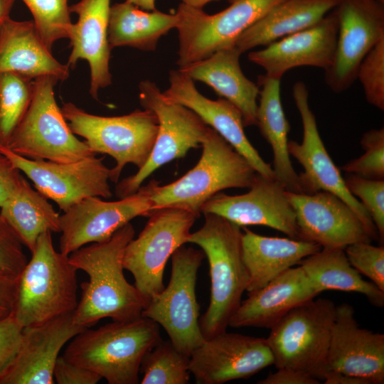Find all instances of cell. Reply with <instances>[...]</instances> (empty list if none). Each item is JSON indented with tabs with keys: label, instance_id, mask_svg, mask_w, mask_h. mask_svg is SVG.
I'll return each mask as SVG.
<instances>
[{
	"label": "cell",
	"instance_id": "5",
	"mask_svg": "<svg viewBox=\"0 0 384 384\" xmlns=\"http://www.w3.org/2000/svg\"><path fill=\"white\" fill-rule=\"evenodd\" d=\"M197 164L180 178L165 186L155 181L151 211L175 207L200 215L203 205L227 188H249L257 172L216 131L209 127Z\"/></svg>",
	"mask_w": 384,
	"mask_h": 384
},
{
	"label": "cell",
	"instance_id": "24",
	"mask_svg": "<svg viewBox=\"0 0 384 384\" xmlns=\"http://www.w3.org/2000/svg\"><path fill=\"white\" fill-rule=\"evenodd\" d=\"M110 0H80L70 6L78 16L73 23L69 40L71 52L67 63L73 69L79 60H86L90 70V94L98 99L99 90L112 84L109 62L108 26Z\"/></svg>",
	"mask_w": 384,
	"mask_h": 384
},
{
	"label": "cell",
	"instance_id": "11",
	"mask_svg": "<svg viewBox=\"0 0 384 384\" xmlns=\"http://www.w3.org/2000/svg\"><path fill=\"white\" fill-rule=\"evenodd\" d=\"M148 217L138 237L127 244L123 266L149 302L164 289L166 264L178 247L188 243L191 229L199 216L182 208L164 207L152 210Z\"/></svg>",
	"mask_w": 384,
	"mask_h": 384
},
{
	"label": "cell",
	"instance_id": "27",
	"mask_svg": "<svg viewBox=\"0 0 384 384\" xmlns=\"http://www.w3.org/2000/svg\"><path fill=\"white\" fill-rule=\"evenodd\" d=\"M70 69L53 56L33 21L9 17L4 22L0 30V73H15L32 80L49 75L64 81Z\"/></svg>",
	"mask_w": 384,
	"mask_h": 384
},
{
	"label": "cell",
	"instance_id": "10",
	"mask_svg": "<svg viewBox=\"0 0 384 384\" xmlns=\"http://www.w3.org/2000/svg\"><path fill=\"white\" fill-rule=\"evenodd\" d=\"M203 257L201 250L178 247L171 255L168 285L149 301L142 313L161 326L173 345L189 356L206 340L199 325L196 296L197 273Z\"/></svg>",
	"mask_w": 384,
	"mask_h": 384
},
{
	"label": "cell",
	"instance_id": "49",
	"mask_svg": "<svg viewBox=\"0 0 384 384\" xmlns=\"http://www.w3.org/2000/svg\"><path fill=\"white\" fill-rule=\"evenodd\" d=\"M127 2L132 4L137 7L146 10L154 11L156 9L155 0H125Z\"/></svg>",
	"mask_w": 384,
	"mask_h": 384
},
{
	"label": "cell",
	"instance_id": "32",
	"mask_svg": "<svg viewBox=\"0 0 384 384\" xmlns=\"http://www.w3.org/2000/svg\"><path fill=\"white\" fill-rule=\"evenodd\" d=\"M320 294L326 290L356 292L375 307L384 306V291L362 278L350 264L344 249L322 247L299 265Z\"/></svg>",
	"mask_w": 384,
	"mask_h": 384
},
{
	"label": "cell",
	"instance_id": "42",
	"mask_svg": "<svg viewBox=\"0 0 384 384\" xmlns=\"http://www.w3.org/2000/svg\"><path fill=\"white\" fill-rule=\"evenodd\" d=\"M23 328L13 314L0 319V379L15 361L22 342Z\"/></svg>",
	"mask_w": 384,
	"mask_h": 384
},
{
	"label": "cell",
	"instance_id": "25",
	"mask_svg": "<svg viewBox=\"0 0 384 384\" xmlns=\"http://www.w3.org/2000/svg\"><path fill=\"white\" fill-rule=\"evenodd\" d=\"M319 293L298 265L285 270L262 287L248 293L228 326L271 329L289 311Z\"/></svg>",
	"mask_w": 384,
	"mask_h": 384
},
{
	"label": "cell",
	"instance_id": "19",
	"mask_svg": "<svg viewBox=\"0 0 384 384\" xmlns=\"http://www.w3.org/2000/svg\"><path fill=\"white\" fill-rule=\"evenodd\" d=\"M285 194L295 213L299 240L342 249L357 242L371 241L356 213L335 194L324 191H285Z\"/></svg>",
	"mask_w": 384,
	"mask_h": 384
},
{
	"label": "cell",
	"instance_id": "2",
	"mask_svg": "<svg viewBox=\"0 0 384 384\" xmlns=\"http://www.w3.org/2000/svg\"><path fill=\"white\" fill-rule=\"evenodd\" d=\"M203 215V225L191 233L188 242L198 245L209 264L210 302L199 319L201 333L208 339L226 331L247 290L249 274L242 258L240 227L216 214Z\"/></svg>",
	"mask_w": 384,
	"mask_h": 384
},
{
	"label": "cell",
	"instance_id": "38",
	"mask_svg": "<svg viewBox=\"0 0 384 384\" xmlns=\"http://www.w3.org/2000/svg\"><path fill=\"white\" fill-rule=\"evenodd\" d=\"M368 103L384 110V38L361 61L356 74Z\"/></svg>",
	"mask_w": 384,
	"mask_h": 384
},
{
	"label": "cell",
	"instance_id": "6",
	"mask_svg": "<svg viewBox=\"0 0 384 384\" xmlns=\"http://www.w3.org/2000/svg\"><path fill=\"white\" fill-rule=\"evenodd\" d=\"M61 110L72 132L82 137L93 153L106 154L115 160L110 181L118 183L127 164L139 169L147 161L159 129L152 111L136 110L122 116L103 117L88 113L72 102L64 103Z\"/></svg>",
	"mask_w": 384,
	"mask_h": 384
},
{
	"label": "cell",
	"instance_id": "36",
	"mask_svg": "<svg viewBox=\"0 0 384 384\" xmlns=\"http://www.w3.org/2000/svg\"><path fill=\"white\" fill-rule=\"evenodd\" d=\"M31 11L35 26L46 46L69 38L73 23L68 0H22Z\"/></svg>",
	"mask_w": 384,
	"mask_h": 384
},
{
	"label": "cell",
	"instance_id": "16",
	"mask_svg": "<svg viewBox=\"0 0 384 384\" xmlns=\"http://www.w3.org/2000/svg\"><path fill=\"white\" fill-rule=\"evenodd\" d=\"M336 51L325 81L334 92L348 90L371 48L384 38V4L378 0H338Z\"/></svg>",
	"mask_w": 384,
	"mask_h": 384
},
{
	"label": "cell",
	"instance_id": "22",
	"mask_svg": "<svg viewBox=\"0 0 384 384\" xmlns=\"http://www.w3.org/2000/svg\"><path fill=\"white\" fill-rule=\"evenodd\" d=\"M163 94L168 100L193 111L239 152L257 174L276 178L271 165L263 160L246 137L242 114L230 102L224 98L213 100L206 97L197 90L193 80L178 70L169 72V87Z\"/></svg>",
	"mask_w": 384,
	"mask_h": 384
},
{
	"label": "cell",
	"instance_id": "17",
	"mask_svg": "<svg viewBox=\"0 0 384 384\" xmlns=\"http://www.w3.org/2000/svg\"><path fill=\"white\" fill-rule=\"evenodd\" d=\"M273 364L266 338L225 331L191 353L189 369L196 383L223 384L248 378Z\"/></svg>",
	"mask_w": 384,
	"mask_h": 384
},
{
	"label": "cell",
	"instance_id": "41",
	"mask_svg": "<svg viewBox=\"0 0 384 384\" xmlns=\"http://www.w3.org/2000/svg\"><path fill=\"white\" fill-rule=\"evenodd\" d=\"M23 244L18 235L0 215V272L19 277L27 262Z\"/></svg>",
	"mask_w": 384,
	"mask_h": 384
},
{
	"label": "cell",
	"instance_id": "29",
	"mask_svg": "<svg viewBox=\"0 0 384 384\" xmlns=\"http://www.w3.org/2000/svg\"><path fill=\"white\" fill-rule=\"evenodd\" d=\"M338 0H283L256 21L235 41L242 54L308 28L320 21Z\"/></svg>",
	"mask_w": 384,
	"mask_h": 384
},
{
	"label": "cell",
	"instance_id": "51",
	"mask_svg": "<svg viewBox=\"0 0 384 384\" xmlns=\"http://www.w3.org/2000/svg\"><path fill=\"white\" fill-rule=\"evenodd\" d=\"M378 1H380V3L384 4V0H378Z\"/></svg>",
	"mask_w": 384,
	"mask_h": 384
},
{
	"label": "cell",
	"instance_id": "20",
	"mask_svg": "<svg viewBox=\"0 0 384 384\" xmlns=\"http://www.w3.org/2000/svg\"><path fill=\"white\" fill-rule=\"evenodd\" d=\"M328 371L363 378L372 384L384 383V334L361 328L347 303L336 306L326 359Z\"/></svg>",
	"mask_w": 384,
	"mask_h": 384
},
{
	"label": "cell",
	"instance_id": "48",
	"mask_svg": "<svg viewBox=\"0 0 384 384\" xmlns=\"http://www.w3.org/2000/svg\"><path fill=\"white\" fill-rule=\"evenodd\" d=\"M16 0H0V30L4 22L10 17L11 10Z\"/></svg>",
	"mask_w": 384,
	"mask_h": 384
},
{
	"label": "cell",
	"instance_id": "14",
	"mask_svg": "<svg viewBox=\"0 0 384 384\" xmlns=\"http://www.w3.org/2000/svg\"><path fill=\"white\" fill-rule=\"evenodd\" d=\"M154 183L152 180L118 201L90 196L74 204L60 215V251L70 255L85 245L109 240L136 217L149 216Z\"/></svg>",
	"mask_w": 384,
	"mask_h": 384
},
{
	"label": "cell",
	"instance_id": "13",
	"mask_svg": "<svg viewBox=\"0 0 384 384\" xmlns=\"http://www.w3.org/2000/svg\"><path fill=\"white\" fill-rule=\"evenodd\" d=\"M292 94L301 117L303 138L302 143L289 141L288 151L290 156L294 157L304 169L298 174L301 193H314L324 191L335 194L356 213L371 240L379 239L370 216L348 190L344 178L323 143L315 115L309 107V92L304 82H295Z\"/></svg>",
	"mask_w": 384,
	"mask_h": 384
},
{
	"label": "cell",
	"instance_id": "15",
	"mask_svg": "<svg viewBox=\"0 0 384 384\" xmlns=\"http://www.w3.org/2000/svg\"><path fill=\"white\" fill-rule=\"evenodd\" d=\"M0 151L33 183L34 188L54 201L63 212L82 199L110 198V169L96 156L71 163L33 160L0 146Z\"/></svg>",
	"mask_w": 384,
	"mask_h": 384
},
{
	"label": "cell",
	"instance_id": "23",
	"mask_svg": "<svg viewBox=\"0 0 384 384\" xmlns=\"http://www.w3.org/2000/svg\"><path fill=\"white\" fill-rule=\"evenodd\" d=\"M87 328L75 324L73 313L23 328L22 342L0 384H53V370L67 342Z\"/></svg>",
	"mask_w": 384,
	"mask_h": 384
},
{
	"label": "cell",
	"instance_id": "39",
	"mask_svg": "<svg viewBox=\"0 0 384 384\" xmlns=\"http://www.w3.org/2000/svg\"><path fill=\"white\" fill-rule=\"evenodd\" d=\"M349 192L361 203L384 240V179H370L349 174L344 178Z\"/></svg>",
	"mask_w": 384,
	"mask_h": 384
},
{
	"label": "cell",
	"instance_id": "28",
	"mask_svg": "<svg viewBox=\"0 0 384 384\" xmlns=\"http://www.w3.org/2000/svg\"><path fill=\"white\" fill-rule=\"evenodd\" d=\"M243 230L242 253L249 274L248 293L262 287L322 248L311 241L264 236L246 228Z\"/></svg>",
	"mask_w": 384,
	"mask_h": 384
},
{
	"label": "cell",
	"instance_id": "26",
	"mask_svg": "<svg viewBox=\"0 0 384 384\" xmlns=\"http://www.w3.org/2000/svg\"><path fill=\"white\" fill-rule=\"evenodd\" d=\"M241 53L235 46L220 49L209 57L179 67L193 80L207 84L241 112L245 127L257 124V84L249 80L240 65Z\"/></svg>",
	"mask_w": 384,
	"mask_h": 384
},
{
	"label": "cell",
	"instance_id": "7",
	"mask_svg": "<svg viewBox=\"0 0 384 384\" xmlns=\"http://www.w3.org/2000/svg\"><path fill=\"white\" fill-rule=\"evenodd\" d=\"M53 76L33 80V97L8 149L27 159L71 163L96 156L77 138L55 100Z\"/></svg>",
	"mask_w": 384,
	"mask_h": 384
},
{
	"label": "cell",
	"instance_id": "40",
	"mask_svg": "<svg viewBox=\"0 0 384 384\" xmlns=\"http://www.w3.org/2000/svg\"><path fill=\"white\" fill-rule=\"evenodd\" d=\"M370 242H357L344 248L350 264L384 291V247Z\"/></svg>",
	"mask_w": 384,
	"mask_h": 384
},
{
	"label": "cell",
	"instance_id": "18",
	"mask_svg": "<svg viewBox=\"0 0 384 384\" xmlns=\"http://www.w3.org/2000/svg\"><path fill=\"white\" fill-rule=\"evenodd\" d=\"M285 191L276 178L257 173L247 193H218L203 205L201 213L216 214L240 227L267 226L299 240L295 213Z\"/></svg>",
	"mask_w": 384,
	"mask_h": 384
},
{
	"label": "cell",
	"instance_id": "37",
	"mask_svg": "<svg viewBox=\"0 0 384 384\" xmlns=\"http://www.w3.org/2000/svg\"><path fill=\"white\" fill-rule=\"evenodd\" d=\"M365 153L341 167L348 174L370 179L384 178V129H371L361 140Z\"/></svg>",
	"mask_w": 384,
	"mask_h": 384
},
{
	"label": "cell",
	"instance_id": "8",
	"mask_svg": "<svg viewBox=\"0 0 384 384\" xmlns=\"http://www.w3.org/2000/svg\"><path fill=\"white\" fill-rule=\"evenodd\" d=\"M336 306L333 301L311 299L289 311L266 338L277 368L305 372L322 380Z\"/></svg>",
	"mask_w": 384,
	"mask_h": 384
},
{
	"label": "cell",
	"instance_id": "43",
	"mask_svg": "<svg viewBox=\"0 0 384 384\" xmlns=\"http://www.w3.org/2000/svg\"><path fill=\"white\" fill-rule=\"evenodd\" d=\"M53 378L58 384H96L102 380L95 373L67 361L63 356L55 363Z\"/></svg>",
	"mask_w": 384,
	"mask_h": 384
},
{
	"label": "cell",
	"instance_id": "45",
	"mask_svg": "<svg viewBox=\"0 0 384 384\" xmlns=\"http://www.w3.org/2000/svg\"><path fill=\"white\" fill-rule=\"evenodd\" d=\"M19 277L0 272V319L13 314L18 294Z\"/></svg>",
	"mask_w": 384,
	"mask_h": 384
},
{
	"label": "cell",
	"instance_id": "50",
	"mask_svg": "<svg viewBox=\"0 0 384 384\" xmlns=\"http://www.w3.org/2000/svg\"><path fill=\"white\" fill-rule=\"evenodd\" d=\"M218 0H181V3L196 8L203 9L207 4Z\"/></svg>",
	"mask_w": 384,
	"mask_h": 384
},
{
	"label": "cell",
	"instance_id": "21",
	"mask_svg": "<svg viewBox=\"0 0 384 384\" xmlns=\"http://www.w3.org/2000/svg\"><path fill=\"white\" fill-rule=\"evenodd\" d=\"M338 28L334 9L314 26L250 52L248 59L262 67L266 75L280 80L297 67L312 66L325 71L334 60Z\"/></svg>",
	"mask_w": 384,
	"mask_h": 384
},
{
	"label": "cell",
	"instance_id": "30",
	"mask_svg": "<svg viewBox=\"0 0 384 384\" xmlns=\"http://www.w3.org/2000/svg\"><path fill=\"white\" fill-rule=\"evenodd\" d=\"M280 80L265 74L258 77L257 85L261 89L256 125L272 148V168L276 179L286 191L301 193L299 176L292 164L288 151L290 125L282 105Z\"/></svg>",
	"mask_w": 384,
	"mask_h": 384
},
{
	"label": "cell",
	"instance_id": "47",
	"mask_svg": "<svg viewBox=\"0 0 384 384\" xmlns=\"http://www.w3.org/2000/svg\"><path fill=\"white\" fill-rule=\"evenodd\" d=\"M322 380L325 384H372L368 379L336 371L325 373Z\"/></svg>",
	"mask_w": 384,
	"mask_h": 384
},
{
	"label": "cell",
	"instance_id": "33",
	"mask_svg": "<svg viewBox=\"0 0 384 384\" xmlns=\"http://www.w3.org/2000/svg\"><path fill=\"white\" fill-rule=\"evenodd\" d=\"M0 208V215L31 252L43 233H60V215L23 176L16 191Z\"/></svg>",
	"mask_w": 384,
	"mask_h": 384
},
{
	"label": "cell",
	"instance_id": "3",
	"mask_svg": "<svg viewBox=\"0 0 384 384\" xmlns=\"http://www.w3.org/2000/svg\"><path fill=\"white\" fill-rule=\"evenodd\" d=\"M161 340L159 324L142 316L84 329L72 338L63 356L109 384H137L144 357Z\"/></svg>",
	"mask_w": 384,
	"mask_h": 384
},
{
	"label": "cell",
	"instance_id": "44",
	"mask_svg": "<svg viewBox=\"0 0 384 384\" xmlns=\"http://www.w3.org/2000/svg\"><path fill=\"white\" fill-rule=\"evenodd\" d=\"M21 171L0 151V207L14 193L21 182Z\"/></svg>",
	"mask_w": 384,
	"mask_h": 384
},
{
	"label": "cell",
	"instance_id": "35",
	"mask_svg": "<svg viewBox=\"0 0 384 384\" xmlns=\"http://www.w3.org/2000/svg\"><path fill=\"white\" fill-rule=\"evenodd\" d=\"M190 356L162 339L144 357L142 384H186L190 380Z\"/></svg>",
	"mask_w": 384,
	"mask_h": 384
},
{
	"label": "cell",
	"instance_id": "1",
	"mask_svg": "<svg viewBox=\"0 0 384 384\" xmlns=\"http://www.w3.org/2000/svg\"><path fill=\"white\" fill-rule=\"evenodd\" d=\"M135 230L129 223L109 240L85 245L69 255L70 263L89 277L81 284V297L73 322L90 328L105 318L129 321L142 316L148 300L126 279L123 256Z\"/></svg>",
	"mask_w": 384,
	"mask_h": 384
},
{
	"label": "cell",
	"instance_id": "34",
	"mask_svg": "<svg viewBox=\"0 0 384 384\" xmlns=\"http://www.w3.org/2000/svg\"><path fill=\"white\" fill-rule=\"evenodd\" d=\"M33 80L15 73H0V146L7 147L33 97Z\"/></svg>",
	"mask_w": 384,
	"mask_h": 384
},
{
	"label": "cell",
	"instance_id": "46",
	"mask_svg": "<svg viewBox=\"0 0 384 384\" xmlns=\"http://www.w3.org/2000/svg\"><path fill=\"white\" fill-rule=\"evenodd\" d=\"M258 384H319L320 380L311 375L292 368H281L257 382Z\"/></svg>",
	"mask_w": 384,
	"mask_h": 384
},
{
	"label": "cell",
	"instance_id": "4",
	"mask_svg": "<svg viewBox=\"0 0 384 384\" xmlns=\"http://www.w3.org/2000/svg\"><path fill=\"white\" fill-rule=\"evenodd\" d=\"M77 270L69 255L55 249L52 233H43L19 277L13 312L18 323L26 328L73 313L78 302Z\"/></svg>",
	"mask_w": 384,
	"mask_h": 384
},
{
	"label": "cell",
	"instance_id": "31",
	"mask_svg": "<svg viewBox=\"0 0 384 384\" xmlns=\"http://www.w3.org/2000/svg\"><path fill=\"white\" fill-rule=\"evenodd\" d=\"M178 16L156 9L143 10L127 2L110 6L108 41L111 49L129 46L142 50H154L159 38L176 28Z\"/></svg>",
	"mask_w": 384,
	"mask_h": 384
},
{
	"label": "cell",
	"instance_id": "9",
	"mask_svg": "<svg viewBox=\"0 0 384 384\" xmlns=\"http://www.w3.org/2000/svg\"><path fill=\"white\" fill-rule=\"evenodd\" d=\"M139 90L141 105L156 114L159 129L146 163L117 184L115 193L119 198L136 193L144 180L161 166L201 146L209 128L193 111L168 100L154 82L142 81Z\"/></svg>",
	"mask_w": 384,
	"mask_h": 384
},
{
	"label": "cell",
	"instance_id": "12",
	"mask_svg": "<svg viewBox=\"0 0 384 384\" xmlns=\"http://www.w3.org/2000/svg\"><path fill=\"white\" fill-rule=\"evenodd\" d=\"M283 0H233L223 11L208 14L203 9L180 3L176 14L179 67L203 60L234 46L238 38Z\"/></svg>",
	"mask_w": 384,
	"mask_h": 384
}]
</instances>
